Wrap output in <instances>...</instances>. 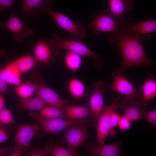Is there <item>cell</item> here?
Returning <instances> with one entry per match:
<instances>
[{
  "mask_svg": "<svg viewBox=\"0 0 156 156\" xmlns=\"http://www.w3.org/2000/svg\"><path fill=\"white\" fill-rule=\"evenodd\" d=\"M150 37V34L133 35L122 30L112 33L108 41L116 44L122 58L120 67L111 74L113 77L126 76L124 71L131 67L155 65V63L147 56L143 45V41L149 40Z\"/></svg>",
  "mask_w": 156,
  "mask_h": 156,
  "instance_id": "6da1fadb",
  "label": "cell"
},
{
  "mask_svg": "<svg viewBox=\"0 0 156 156\" xmlns=\"http://www.w3.org/2000/svg\"><path fill=\"white\" fill-rule=\"evenodd\" d=\"M46 39L51 49L57 52L61 49L66 50L95 60L99 64V67L103 64L100 55L80 42L64 39L55 33L51 35L50 38Z\"/></svg>",
  "mask_w": 156,
  "mask_h": 156,
  "instance_id": "7a4b0ae2",
  "label": "cell"
},
{
  "mask_svg": "<svg viewBox=\"0 0 156 156\" xmlns=\"http://www.w3.org/2000/svg\"><path fill=\"white\" fill-rule=\"evenodd\" d=\"M90 16L92 20L88 24V27L94 35L122 30L119 21L106 9L101 10L98 13H92Z\"/></svg>",
  "mask_w": 156,
  "mask_h": 156,
  "instance_id": "3957f363",
  "label": "cell"
},
{
  "mask_svg": "<svg viewBox=\"0 0 156 156\" xmlns=\"http://www.w3.org/2000/svg\"><path fill=\"white\" fill-rule=\"evenodd\" d=\"M119 97L112 96V102L104 107L96 124L97 132V142L105 143L106 139L109 136L110 132V120L113 112L119 109H123V104L120 101Z\"/></svg>",
  "mask_w": 156,
  "mask_h": 156,
  "instance_id": "277c9868",
  "label": "cell"
},
{
  "mask_svg": "<svg viewBox=\"0 0 156 156\" xmlns=\"http://www.w3.org/2000/svg\"><path fill=\"white\" fill-rule=\"evenodd\" d=\"M28 114L46 132L57 134L76 124H87V120H77L65 118H48L43 117L35 111H29Z\"/></svg>",
  "mask_w": 156,
  "mask_h": 156,
  "instance_id": "5b68a950",
  "label": "cell"
},
{
  "mask_svg": "<svg viewBox=\"0 0 156 156\" xmlns=\"http://www.w3.org/2000/svg\"><path fill=\"white\" fill-rule=\"evenodd\" d=\"M30 77L36 87V97L47 105L65 106L64 100L47 85L40 72H33Z\"/></svg>",
  "mask_w": 156,
  "mask_h": 156,
  "instance_id": "8992f818",
  "label": "cell"
},
{
  "mask_svg": "<svg viewBox=\"0 0 156 156\" xmlns=\"http://www.w3.org/2000/svg\"><path fill=\"white\" fill-rule=\"evenodd\" d=\"M40 127L37 123L20 125L14 138L15 147L10 156H21L23 151L29 150L30 142L38 135Z\"/></svg>",
  "mask_w": 156,
  "mask_h": 156,
  "instance_id": "52a82bcc",
  "label": "cell"
},
{
  "mask_svg": "<svg viewBox=\"0 0 156 156\" xmlns=\"http://www.w3.org/2000/svg\"><path fill=\"white\" fill-rule=\"evenodd\" d=\"M57 23L69 33L71 40L81 42L85 38L86 28L84 24L78 20L72 21L65 14L52 10L47 12Z\"/></svg>",
  "mask_w": 156,
  "mask_h": 156,
  "instance_id": "ba28073f",
  "label": "cell"
},
{
  "mask_svg": "<svg viewBox=\"0 0 156 156\" xmlns=\"http://www.w3.org/2000/svg\"><path fill=\"white\" fill-rule=\"evenodd\" d=\"M0 27L3 31L9 30L12 31L13 33V39L18 43L23 42L34 34L33 30L18 16L15 10L11 13L7 20L0 22Z\"/></svg>",
  "mask_w": 156,
  "mask_h": 156,
  "instance_id": "9c48e42d",
  "label": "cell"
},
{
  "mask_svg": "<svg viewBox=\"0 0 156 156\" xmlns=\"http://www.w3.org/2000/svg\"><path fill=\"white\" fill-rule=\"evenodd\" d=\"M118 21L122 30L131 35L149 34L156 30V21L152 18H148L143 21L133 22L132 21L131 17L124 16Z\"/></svg>",
  "mask_w": 156,
  "mask_h": 156,
  "instance_id": "30bf717a",
  "label": "cell"
},
{
  "mask_svg": "<svg viewBox=\"0 0 156 156\" xmlns=\"http://www.w3.org/2000/svg\"><path fill=\"white\" fill-rule=\"evenodd\" d=\"M92 88V92L89 99V107L92 115L94 125H96L104 107V95L108 89L101 80L94 83Z\"/></svg>",
  "mask_w": 156,
  "mask_h": 156,
  "instance_id": "8fae6325",
  "label": "cell"
},
{
  "mask_svg": "<svg viewBox=\"0 0 156 156\" xmlns=\"http://www.w3.org/2000/svg\"><path fill=\"white\" fill-rule=\"evenodd\" d=\"M87 124H74L66 129L64 137L68 149L76 151L85 142L87 133Z\"/></svg>",
  "mask_w": 156,
  "mask_h": 156,
  "instance_id": "7c38bea8",
  "label": "cell"
},
{
  "mask_svg": "<svg viewBox=\"0 0 156 156\" xmlns=\"http://www.w3.org/2000/svg\"><path fill=\"white\" fill-rule=\"evenodd\" d=\"M55 0H23L21 9V14L24 18L38 16L39 13H47L51 9V5Z\"/></svg>",
  "mask_w": 156,
  "mask_h": 156,
  "instance_id": "4fadbf2b",
  "label": "cell"
},
{
  "mask_svg": "<svg viewBox=\"0 0 156 156\" xmlns=\"http://www.w3.org/2000/svg\"><path fill=\"white\" fill-rule=\"evenodd\" d=\"M131 96H126L122 103L123 104V115L131 122L135 121L144 118L146 109L138 99Z\"/></svg>",
  "mask_w": 156,
  "mask_h": 156,
  "instance_id": "5bb4252c",
  "label": "cell"
},
{
  "mask_svg": "<svg viewBox=\"0 0 156 156\" xmlns=\"http://www.w3.org/2000/svg\"><path fill=\"white\" fill-rule=\"evenodd\" d=\"M127 76H116L110 84L106 86L109 89L121 95L140 98L141 93L139 92L131 82L127 78Z\"/></svg>",
  "mask_w": 156,
  "mask_h": 156,
  "instance_id": "9a60e30c",
  "label": "cell"
},
{
  "mask_svg": "<svg viewBox=\"0 0 156 156\" xmlns=\"http://www.w3.org/2000/svg\"><path fill=\"white\" fill-rule=\"evenodd\" d=\"M122 139L113 143L105 144L94 143L90 145L89 151L94 156H120L122 155L120 149L122 144Z\"/></svg>",
  "mask_w": 156,
  "mask_h": 156,
  "instance_id": "2e32d148",
  "label": "cell"
},
{
  "mask_svg": "<svg viewBox=\"0 0 156 156\" xmlns=\"http://www.w3.org/2000/svg\"><path fill=\"white\" fill-rule=\"evenodd\" d=\"M51 50L46 39L41 40L34 46V57L37 62L40 64L44 65H49L54 60Z\"/></svg>",
  "mask_w": 156,
  "mask_h": 156,
  "instance_id": "e0dca14e",
  "label": "cell"
},
{
  "mask_svg": "<svg viewBox=\"0 0 156 156\" xmlns=\"http://www.w3.org/2000/svg\"><path fill=\"white\" fill-rule=\"evenodd\" d=\"M108 5L109 11L118 20L135 8L132 0H109Z\"/></svg>",
  "mask_w": 156,
  "mask_h": 156,
  "instance_id": "ac0fdd59",
  "label": "cell"
},
{
  "mask_svg": "<svg viewBox=\"0 0 156 156\" xmlns=\"http://www.w3.org/2000/svg\"><path fill=\"white\" fill-rule=\"evenodd\" d=\"M141 96L139 101L144 107L156 95V81L151 73L148 74L141 88Z\"/></svg>",
  "mask_w": 156,
  "mask_h": 156,
  "instance_id": "d6986e66",
  "label": "cell"
},
{
  "mask_svg": "<svg viewBox=\"0 0 156 156\" xmlns=\"http://www.w3.org/2000/svg\"><path fill=\"white\" fill-rule=\"evenodd\" d=\"M64 108L68 119L87 120L93 119L89 107L86 105H70L64 106Z\"/></svg>",
  "mask_w": 156,
  "mask_h": 156,
  "instance_id": "ffe728a7",
  "label": "cell"
},
{
  "mask_svg": "<svg viewBox=\"0 0 156 156\" xmlns=\"http://www.w3.org/2000/svg\"><path fill=\"white\" fill-rule=\"evenodd\" d=\"M49 155L53 156H77L79 154L76 151H71L59 144H55L49 140L43 147Z\"/></svg>",
  "mask_w": 156,
  "mask_h": 156,
  "instance_id": "44dd1931",
  "label": "cell"
},
{
  "mask_svg": "<svg viewBox=\"0 0 156 156\" xmlns=\"http://www.w3.org/2000/svg\"><path fill=\"white\" fill-rule=\"evenodd\" d=\"M3 77L7 83L17 86L21 83V73L12 62L2 68Z\"/></svg>",
  "mask_w": 156,
  "mask_h": 156,
  "instance_id": "7402d4cb",
  "label": "cell"
},
{
  "mask_svg": "<svg viewBox=\"0 0 156 156\" xmlns=\"http://www.w3.org/2000/svg\"><path fill=\"white\" fill-rule=\"evenodd\" d=\"M18 107L23 110L35 111L40 110L47 105L42 100L36 97L26 99H18Z\"/></svg>",
  "mask_w": 156,
  "mask_h": 156,
  "instance_id": "603a6c76",
  "label": "cell"
},
{
  "mask_svg": "<svg viewBox=\"0 0 156 156\" xmlns=\"http://www.w3.org/2000/svg\"><path fill=\"white\" fill-rule=\"evenodd\" d=\"M12 63L18 71L22 74L32 70L37 62L34 56L27 55L20 57Z\"/></svg>",
  "mask_w": 156,
  "mask_h": 156,
  "instance_id": "cb8c5ba5",
  "label": "cell"
},
{
  "mask_svg": "<svg viewBox=\"0 0 156 156\" xmlns=\"http://www.w3.org/2000/svg\"><path fill=\"white\" fill-rule=\"evenodd\" d=\"M42 116L48 118H67L64 107L47 105L39 111Z\"/></svg>",
  "mask_w": 156,
  "mask_h": 156,
  "instance_id": "d4e9b609",
  "label": "cell"
},
{
  "mask_svg": "<svg viewBox=\"0 0 156 156\" xmlns=\"http://www.w3.org/2000/svg\"><path fill=\"white\" fill-rule=\"evenodd\" d=\"M68 88L72 97L75 100H78L85 95V86L83 83L79 79L73 78L69 81Z\"/></svg>",
  "mask_w": 156,
  "mask_h": 156,
  "instance_id": "484cf974",
  "label": "cell"
},
{
  "mask_svg": "<svg viewBox=\"0 0 156 156\" xmlns=\"http://www.w3.org/2000/svg\"><path fill=\"white\" fill-rule=\"evenodd\" d=\"M81 56L77 53L67 51L64 59V63L67 68L72 72L78 71L82 64Z\"/></svg>",
  "mask_w": 156,
  "mask_h": 156,
  "instance_id": "4316f807",
  "label": "cell"
},
{
  "mask_svg": "<svg viewBox=\"0 0 156 156\" xmlns=\"http://www.w3.org/2000/svg\"><path fill=\"white\" fill-rule=\"evenodd\" d=\"M36 90L35 85L29 81L21 83L15 89L16 94L22 99L32 97Z\"/></svg>",
  "mask_w": 156,
  "mask_h": 156,
  "instance_id": "83f0119b",
  "label": "cell"
},
{
  "mask_svg": "<svg viewBox=\"0 0 156 156\" xmlns=\"http://www.w3.org/2000/svg\"><path fill=\"white\" fill-rule=\"evenodd\" d=\"M18 125L10 111L5 107L0 111V127Z\"/></svg>",
  "mask_w": 156,
  "mask_h": 156,
  "instance_id": "f1b7e54d",
  "label": "cell"
},
{
  "mask_svg": "<svg viewBox=\"0 0 156 156\" xmlns=\"http://www.w3.org/2000/svg\"><path fill=\"white\" fill-rule=\"evenodd\" d=\"M121 116L116 111L112 113L110 120V132L109 136L114 137L116 134L117 131L115 128L118 126Z\"/></svg>",
  "mask_w": 156,
  "mask_h": 156,
  "instance_id": "f546056e",
  "label": "cell"
},
{
  "mask_svg": "<svg viewBox=\"0 0 156 156\" xmlns=\"http://www.w3.org/2000/svg\"><path fill=\"white\" fill-rule=\"evenodd\" d=\"M131 122L129 119L123 115L121 116L117 126L120 130L127 131L131 128Z\"/></svg>",
  "mask_w": 156,
  "mask_h": 156,
  "instance_id": "4dcf8cb0",
  "label": "cell"
},
{
  "mask_svg": "<svg viewBox=\"0 0 156 156\" xmlns=\"http://www.w3.org/2000/svg\"><path fill=\"white\" fill-rule=\"evenodd\" d=\"M144 118L151 125L155 126L156 125V109H154L146 111Z\"/></svg>",
  "mask_w": 156,
  "mask_h": 156,
  "instance_id": "1f68e13d",
  "label": "cell"
},
{
  "mask_svg": "<svg viewBox=\"0 0 156 156\" xmlns=\"http://www.w3.org/2000/svg\"><path fill=\"white\" fill-rule=\"evenodd\" d=\"M49 154L43 148L36 147L35 148L28 153L27 155L29 156H47Z\"/></svg>",
  "mask_w": 156,
  "mask_h": 156,
  "instance_id": "d6a6232c",
  "label": "cell"
},
{
  "mask_svg": "<svg viewBox=\"0 0 156 156\" xmlns=\"http://www.w3.org/2000/svg\"><path fill=\"white\" fill-rule=\"evenodd\" d=\"M9 126L0 127V144L8 140Z\"/></svg>",
  "mask_w": 156,
  "mask_h": 156,
  "instance_id": "836d02e7",
  "label": "cell"
},
{
  "mask_svg": "<svg viewBox=\"0 0 156 156\" xmlns=\"http://www.w3.org/2000/svg\"><path fill=\"white\" fill-rule=\"evenodd\" d=\"M7 84L2 76V68H0V93L5 94H9L10 91Z\"/></svg>",
  "mask_w": 156,
  "mask_h": 156,
  "instance_id": "e575fe53",
  "label": "cell"
},
{
  "mask_svg": "<svg viewBox=\"0 0 156 156\" xmlns=\"http://www.w3.org/2000/svg\"><path fill=\"white\" fill-rule=\"evenodd\" d=\"M14 2V0H0V12L11 8Z\"/></svg>",
  "mask_w": 156,
  "mask_h": 156,
  "instance_id": "d590c367",
  "label": "cell"
},
{
  "mask_svg": "<svg viewBox=\"0 0 156 156\" xmlns=\"http://www.w3.org/2000/svg\"><path fill=\"white\" fill-rule=\"evenodd\" d=\"M14 148L11 145L5 147L0 148V156H3L14 150Z\"/></svg>",
  "mask_w": 156,
  "mask_h": 156,
  "instance_id": "8d00e7d4",
  "label": "cell"
},
{
  "mask_svg": "<svg viewBox=\"0 0 156 156\" xmlns=\"http://www.w3.org/2000/svg\"><path fill=\"white\" fill-rule=\"evenodd\" d=\"M5 107V103L4 97L0 94V111Z\"/></svg>",
  "mask_w": 156,
  "mask_h": 156,
  "instance_id": "74e56055",
  "label": "cell"
},
{
  "mask_svg": "<svg viewBox=\"0 0 156 156\" xmlns=\"http://www.w3.org/2000/svg\"><path fill=\"white\" fill-rule=\"evenodd\" d=\"M0 57H3L6 59L8 58L6 52L3 49H0Z\"/></svg>",
  "mask_w": 156,
  "mask_h": 156,
  "instance_id": "f35d334b",
  "label": "cell"
}]
</instances>
